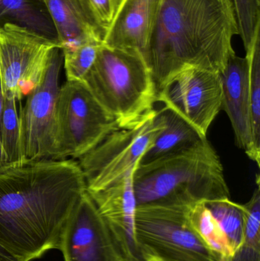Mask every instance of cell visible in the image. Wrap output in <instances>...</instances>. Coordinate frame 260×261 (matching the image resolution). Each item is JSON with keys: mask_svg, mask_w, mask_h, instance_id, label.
<instances>
[{"mask_svg": "<svg viewBox=\"0 0 260 261\" xmlns=\"http://www.w3.org/2000/svg\"><path fill=\"white\" fill-rule=\"evenodd\" d=\"M85 191L72 159L0 168V244L28 261L60 250L64 225Z\"/></svg>", "mask_w": 260, "mask_h": 261, "instance_id": "6da1fadb", "label": "cell"}, {"mask_svg": "<svg viewBox=\"0 0 260 261\" xmlns=\"http://www.w3.org/2000/svg\"><path fill=\"white\" fill-rule=\"evenodd\" d=\"M236 35L230 0H161L145 57L157 96L186 69L222 73Z\"/></svg>", "mask_w": 260, "mask_h": 261, "instance_id": "7a4b0ae2", "label": "cell"}, {"mask_svg": "<svg viewBox=\"0 0 260 261\" xmlns=\"http://www.w3.org/2000/svg\"><path fill=\"white\" fill-rule=\"evenodd\" d=\"M134 188L137 205L230 198L221 160L207 138L177 153L139 164Z\"/></svg>", "mask_w": 260, "mask_h": 261, "instance_id": "3957f363", "label": "cell"}, {"mask_svg": "<svg viewBox=\"0 0 260 261\" xmlns=\"http://www.w3.org/2000/svg\"><path fill=\"white\" fill-rule=\"evenodd\" d=\"M119 128L131 126L154 110L157 90L143 56L102 44L82 81Z\"/></svg>", "mask_w": 260, "mask_h": 261, "instance_id": "277c9868", "label": "cell"}, {"mask_svg": "<svg viewBox=\"0 0 260 261\" xmlns=\"http://www.w3.org/2000/svg\"><path fill=\"white\" fill-rule=\"evenodd\" d=\"M192 204L165 201L137 205L135 236L143 260L155 257L162 261H221L192 226Z\"/></svg>", "mask_w": 260, "mask_h": 261, "instance_id": "5b68a950", "label": "cell"}, {"mask_svg": "<svg viewBox=\"0 0 260 261\" xmlns=\"http://www.w3.org/2000/svg\"><path fill=\"white\" fill-rule=\"evenodd\" d=\"M164 128L160 112L153 110L131 126L119 128L105 137L78 161L87 191L104 190L134 170Z\"/></svg>", "mask_w": 260, "mask_h": 261, "instance_id": "8992f818", "label": "cell"}, {"mask_svg": "<svg viewBox=\"0 0 260 261\" xmlns=\"http://www.w3.org/2000/svg\"><path fill=\"white\" fill-rule=\"evenodd\" d=\"M56 113L53 161L79 159L120 128L82 81H67L60 87Z\"/></svg>", "mask_w": 260, "mask_h": 261, "instance_id": "52a82bcc", "label": "cell"}, {"mask_svg": "<svg viewBox=\"0 0 260 261\" xmlns=\"http://www.w3.org/2000/svg\"><path fill=\"white\" fill-rule=\"evenodd\" d=\"M64 61L62 49L50 52L45 75L28 95L19 113L21 164L54 160L57 129L59 76Z\"/></svg>", "mask_w": 260, "mask_h": 261, "instance_id": "ba28073f", "label": "cell"}, {"mask_svg": "<svg viewBox=\"0 0 260 261\" xmlns=\"http://www.w3.org/2000/svg\"><path fill=\"white\" fill-rule=\"evenodd\" d=\"M54 47L12 26L0 30V79L5 99L20 101L41 84Z\"/></svg>", "mask_w": 260, "mask_h": 261, "instance_id": "9c48e42d", "label": "cell"}, {"mask_svg": "<svg viewBox=\"0 0 260 261\" xmlns=\"http://www.w3.org/2000/svg\"><path fill=\"white\" fill-rule=\"evenodd\" d=\"M157 102L187 121L201 135L221 110L222 81L221 73L203 69H186L177 75L157 94Z\"/></svg>", "mask_w": 260, "mask_h": 261, "instance_id": "30bf717a", "label": "cell"}, {"mask_svg": "<svg viewBox=\"0 0 260 261\" xmlns=\"http://www.w3.org/2000/svg\"><path fill=\"white\" fill-rule=\"evenodd\" d=\"M60 251L65 261H124L87 190L64 225Z\"/></svg>", "mask_w": 260, "mask_h": 261, "instance_id": "8fae6325", "label": "cell"}, {"mask_svg": "<svg viewBox=\"0 0 260 261\" xmlns=\"http://www.w3.org/2000/svg\"><path fill=\"white\" fill-rule=\"evenodd\" d=\"M135 169L104 190L87 191L106 224L124 261H145L135 236L137 206L134 188Z\"/></svg>", "mask_w": 260, "mask_h": 261, "instance_id": "7c38bea8", "label": "cell"}, {"mask_svg": "<svg viewBox=\"0 0 260 261\" xmlns=\"http://www.w3.org/2000/svg\"><path fill=\"white\" fill-rule=\"evenodd\" d=\"M221 110L227 113L237 144L252 161L260 165V152L253 143L250 116V70L248 60L230 55L222 73Z\"/></svg>", "mask_w": 260, "mask_h": 261, "instance_id": "4fadbf2b", "label": "cell"}, {"mask_svg": "<svg viewBox=\"0 0 260 261\" xmlns=\"http://www.w3.org/2000/svg\"><path fill=\"white\" fill-rule=\"evenodd\" d=\"M161 0H123L103 44L134 52L145 59Z\"/></svg>", "mask_w": 260, "mask_h": 261, "instance_id": "5bb4252c", "label": "cell"}, {"mask_svg": "<svg viewBox=\"0 0 260 261\" xmlns=\"http://www.w3.org/2000/svg\"><path fill=\"white\" fill-rule=\"evenodd\" d=\"M53 20L62 51L90 42L103 44L107 30L90 0H42Z\"/></svg>", "mask_w": 260, "mask_h": 261, "instance_id": "9a60e30c", "label": "cell"}, {"mask_svg": "<svg viewBox=\"0 0 260 261\" xmlns=\"http://www.w3.org/2000/svg\"><path fill=\"white\" fill-rule=\"evenodd\" d=\"M12 26L61 47L53 20L42 0H0V30Z\"/></svg>", "mask_w": 260, "mask_h": 261, "instance_id": "2e32d148", "label": "cell"}, {"mask_svg": "<svg viewBox=\"0 0 260 261\" xmlns=\"http://www.w3.org/2000/svg\"><path fill=\"white\" fill-rule=\"evenodd\" d=\"M159 112L163 117L165 128L143 155L139 164H146L177 153L207 138L172 110L163 107Z\"/></svg>", "mask_w": 260, "mask_h": 261, "instance_id": "e0dca14e", "label": "cell"}, {"mask_svg": "<svg viewBox=\"0 0 260 261\" xmlns=\"http://www.w3.org/2000/svg\"><path fill=\"white\" fill-rule=\"evenodd\" d=\"M189 217L197 234L219 260L233 261L236 254L205 202L192 204Z\"/></svg>", "mask_w": 260, "mask_h": 261, "instance_id": "ac0fdd59", "label": "cell"}, {"mask_svg": "<svg viewBox=\"0 0 260 261\" xmlns=\"http://www.w3.org/2000/svg\"><path fill=\"white\" fill-rule=\"evenodd\" d=\"M220 228L225 234L235 254L240 252L244 242V205L227 199L205 202Z\"/></svg>", "mask_w": 260, "mask_h": 261, "instance_id": "d6986e66", "label": "cell"}, {"mask_svg": "<svg viewBox=\"0 0 260 261\" xmlns=\"http://www.w3.org/2000/svg\"><path fill=\"white\" fill-rule=\"evenodd\" d=\"M244 242L233 261H259L260 254V189L259 178L250 201L244 204Z\"/></svg>", "mask_w": 260, "mask_h": 261, "instance_id": "ffe728a7", "label": "cell"}, {"mask_svg": "<svg viewBox=\"0 0 260 261\" xmlns=\"http://www.w3.org/2000/svg\"><path fill=\"white\" fill-rule=\"evenodd\" d=\"M0 141L8 166L22 164L20 153L19 115L15 99H5L0 118Z\"/></svg>", "mask_w": 260, "mask_h": 261, "instance_id": "44dd1931", "label": "cell"}, {"mask_svg": "<svg viewBox=\"0 0 260 261\" xmlns=\"http://www.w3.org/2000/svg\"><path fill=\"white\" fill-rule=\"evenodd\" d=\"M238 35L244 43L246 54L253 48L260 35V0H230Z\"/></svg>", "mask_w": 260, "mask_h": 261, "instance_id": "7402d4cb", "label": "cell"}, {"mask_svg": "<svg viewBox=\"0 0 260 261\" xmlns=\"http://www.w3.org/2000/svg\"><path fill=\"white\" fill-rule=\"evenodd\" d=\"M245 57L248 60L250 70L252 133L255 147L260 152V35Z\"/></svg>", "mask_w": 260, "mask_h": 261, "instance_id": "603a6c76", "label": "cell"}, {"mask_svg": "<svg viewBox=\"0 0 260 261\" xmlns=\"http://www.w3.org/2000/svg\"><path fill=\"white\" fill-rule=\"evenodd\" d=\"M102 43L90 42L63 51L67 81H82L94 64Z\"/></svg>", "mask_w": 260, "mask_h": 261, "instance_id": "cb8c5ba5", "label": "cell"}, {"mask_svg": "<svg viewBox=\"0 0 260 261\" xmlns=\"http://www.w3.org/2000/svg\"><path fill=\"white\" fill-rule=\"evenodd\" d=\"M93 10L102 26L108 30L123 0H90Z\"/></svg>", "mask_w": 260, "mask_h": 261, "instance_id": "d4e9b609", "label": "cell"}, {"mask_svg": "<svg viewBox=\"0 0 260 261\" xmlns=\"http://www.w3.org/2000/svg\"><path fill=\"white\" fill-rule=\"evenodd\" d=\"M0 261H28L23 257H18L16 254L8 249L4 245L0 244Z\"/></svg>", "mask_w": 260, "mask_h": 261, "instance_id": "484cf974", "label": "cell"}, {"mask_svg": "<svg viewBox=\"0 0 260 261\" xmlns=\"http://www.w3.org/2000/svg\"><path fill=\"white\" fill-rule=\"evenodd\" d=\"M7 160H6V154H5L3 146H2L1 141H0V168L7 167Z\"/></svg>", "mask_w": 260, "mask_h": 261, "instance_id": "4316f807", "label": "cell"}, {"mask_svg": "<svg viewBox=\"0 0 260 261\" xmlns=\"http://www.w3.org/2000/svg\"><path fill=\"white\" fill-rule=\"evenodd\" d=\"M5 97L3 96V89H2L1 79H0V118L3 113V107H4Z\"/></svg>", "mask_w": 260, "mask_h": 261, "instance_id": "83f0119b", "label": "cell"}, {"mask_svg": "<svg viewBox=\"0 0 260 261\" xmlns=\"http://www.w3.org/2000/svg\"><path fill=\"white\" fill-rule=\"evenodd\" d=\"M145 261H162L159 259L155 258V257H147L145 259Z\"/></svg>", "mask_w": 260, "mask_h": 261, "instance_id": "f1b7e54d", "label": "cell"}]
</instances>
